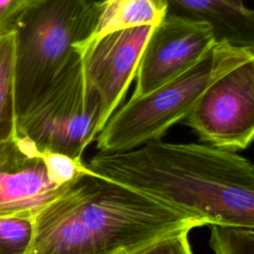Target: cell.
I'll return each instance as SVG.
<instances>
[{
  "mask_svg": "<svg viewBox=\"0 0 254 254\" xmlns=\"http://www.w3.org/2000/svg\"><path fill=\"white\" fill-rule=\"evenodd\" d=\"M86 168L203 225L254 229V164L235 152L159 140L126 152H99Z\"/></svg>",
  "mask_w": 254,
  "mask_h": 254,
  "instance_id": "1",
  "label": "cell"
},
{
  "mask_svg": "<svg viewBox=\"0 0 254 254\" xmlns=\"http://www.w3.org/2000/svg\"><path fill=\"white\" fill-rule=\"evenodd\" d=\"M202 225L88 170L33 217L26 254H139L167 237Z\"/></svg>",
  "mask_w": 254,
  "mask_h": 254,
  "instance_id": "2",
  "label": "cell"
},
{
  "mask_svg": "<svg viewBox=\"0 0 254 254\" xmlns=\"http://www.w3.org/2000/svg\"><path fill=\"white\" fill-rule=\"evenodd\" d=\"M98 14L92 0H42L13 27L18 118L81 58Z\"/></svg>",
  "mask_w": 254,
  "mask_h": 254,
  "instance_id": "3",
  "label": "cell"
},
{
  "mask_svg": "<svg viewBox=\"0 0 254 254\" xmlns=\"http://www.w3.org/2000/svg\"><path fill=\"white\" fill-rule=\"evenodd\" d=\"M254 58V52L215 43L189 70L155 90L127 101L96 137L102 153H118L159 141L184 120L203 92L219 77Z\"/></svg>",
  "mask_w": 254,
  "mask_h": 254,
  "instance_id": "4",
  "label": "cell"
},
{
  "mask_svg": "<svg viewBox=\"0 0 254 254\" xmlns=\"http://www.w3.org/2000/svg\"><path fill=\"white\" fill-rule=\"evenodd\" d=\"M100 117V97L87 82L79 58L18 118L17 134L41 153L81 161L85 148L102 130Z\"/></svg>",
  "mask_w": 254,
  "mask_h": 254,
  "instance_id": "5",
  "label": "cell"
},
{
  "mask_svg": "<svg viewBox=\"0 0 254 254\" xmlns=\"http://www.w3.org/2000/svg\"><path fill=\"white\" fill-rule=\"evenodd\" d=\"M183 121L209 146L247 148L254 141V58L215 80Z\"/></svg>",
  "mask_w": 254,
  "mask_h": 254,
  "instance_id": "6",
  "label": "cell"
},
{
  "mask_svg": "<svg viewBox=\"0 0 254 254\" xmlns=\"http://www.w3.org/2000/svg\"><path fill=\"white\" fill-rule=\"evenodd\" d=\"M215 43L206 24L168 13L154 27L146 43L132 98L143 96L186 72Z\"/></svg>",
  "mask_w": 254,
  "mask_h": 254,
  "instance_id": "7",
  "label": "cell"
},
{
  "mask_svg": "<svg viewBox=\"0 0 254 254\" xmlns=\"http://www.w3.org/2000/svg\"><path fill=\"white\" fill-rule=\"evenodd\" d=\"M74 182L59 181L27 138L17 134L0 143V218H33Z\"/></svg>",
  "mask_w": 254,
  "mask_h": 254,
  "instance_id": "8",
  "label": "cell"
},
{
  "mask_svg": "<svg viewBox=\"0 0 254 254\" xmlns=\"http://www.w3.org/2000/svg\"><path fill=\"white\" fill-rule=\"evenodd\" d=\"M154 27L144 26L110 33L79 51L87 82L101 100V128L124 98Z\"/></svg>",
  "mask_w": 254,
  "mask_h": 254,
  "instance_id": "9",
  "label": "cell"
},
{
  "mask_svg": "<svg viewBox=\"0 0 254 254\" xmlns=\"http://www.w3.org/2000/svg\"><path fill=\"white\" fill-rule=\"evenodd\" d=\"M168 13L206 24L216 43L254 52V8L244 0H166Z\"/></svg>",
  "mask_w": 254,
  "mask_h": 254,
  "instance_id": "10",
  "label": "cell"
},
{
  "mask_svg": "<svg viewBox=\"0 0 254 254\" xmlns=\"http://www.w3.org/2000/svg\"><path fill=\"white\" fill-rule=\"evenodd\" d=\"M92 36L79 47L110 33L144 26L156 27L168 14L166 0H101Z\"/></svg>",
  "mask_w": 254,
  "mask_h": 254,
  "instance_id": "11",
  "label": "cell"
},
{
  "mask_svg": "<svg viewBox=\"0 0 254 254\" xmlns=\"http://www.w3.org/2000/svg\"><path fill=\"white\" fill-rule=\"evenodd\" d=\"M13 30L0 34V143L17 136Z\"/></svg>",
  "mask_w": 254,
  "mask_h": 254,
  "instance_id": "12",
  "label": "cell"
},
{
  "mask_svg": "<svg viewBox=\"0 0 254 254\" xmlns=\"http://www.w3.org/2000/svg\"><path fill=\"white\" fill-rule=\"evenodd\" d=\"M209 246L214 254H254V229L210 225Z\"/></svg>",
  "mask_w": 254,
  "mask_h": 254,
  "instance_id": "13",
  "label": "cell"
},
{
  "mask_svg": "<svg viewBox=\"0 0 254 254\" xmlns=\"http://www.w3.org/2000/svg\"><path fill=\"white\" fill-rule=\"evenodd\" d=\"M33 236V218H0V254H26Z\"/></svg>",
  "mask_w": 254,
  "mask_h": 254,
  "instance_id": "14",
  "label": "cell"
},
{
  "mask_svg": "<svg viewBox=\"0 0 254 254\" xmlns=\"http://www.w3.org/2000/svg\"><path fill=\"white\" fill-rule=\"evenodd\" d=\"M42 0H0V34L11 31L29 9Z\"/></svg>",
  "mask_w": 254,
  "mask_h": 254,
  "instance_id": "15",
  "label": "cell"
},
{
  "mask_svg": "<svg viewBox=\"0 0 254 254\" xmlns=\"http://www.w3.org/2000/svg\"><path fill=\"white\" fill-rule=\"evenodd\" d=\"M189 232L182 231L167 237L139 254H192L189 241Z\"/></svg>",
  "mask_w": 254,
  "mask_h": 254,
  "instance_id": "16",
  "label": "cell"
}]
</instances>
